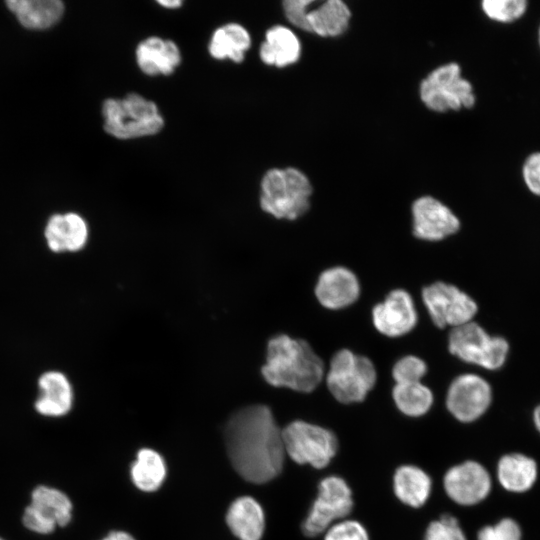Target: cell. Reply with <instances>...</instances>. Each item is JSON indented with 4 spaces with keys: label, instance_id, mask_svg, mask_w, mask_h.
Masks as SVG:
<instances>
[{
    "label": "cell",
    "instance_id": "1",
    "mask_svg": "<svg viewBox=\"0 0 540 540\" xmlns=\"http://www.w3.org/2000/svg\"><path fill=\"white\" fill-rule=\"evenodd\" d=\"M224 438L232 466L244 480L263 484L280 474L286 453L282 430L269 407L254 404L235 411Z\"/></svg>",
    "mask_w": 540,
    "mask_h": 540
},
{
    "label": "cell",
    "instance_id": "2",
    "mask_svg": "<svg viewBox=\"0 0 540 540\" xmlns=\"http://www.w3.org/2000/svg\"><path fill=\"white\" fill-rule=\"evenodd\" d=\"M261 373L274 387L309 393L321 383L325 366L306 340L279 334L268 341Z\"/></svg>",
    "mask_w": 540,
    "mask_h": 540
},
{
    "label": "cell",
    "instance_id": "3",
    "mask_svg": "<svg viewBox=\"0 0 540 540\" xmlns=\"http://www.w3.org/2000/svg\"><path fill=\"white\" fill-rule=\"evenodd\" d=\"M103 128L119 140L154 136L165 126L158 105L137 92L122 98H107L102 104Z\"/></svg>",
    "mask_w": 540,
    "mask_h": 540
},
{
    "label": "cell",
    "instance_id": "4",
    "mask_svg": "<svg viewBox=\"0 0 540 540\" xmlns=\"http://www.w3.org/2000/svg\"><path fill=\"white\" fill-rule=\"evenodd\" d=\"M312 192L308 177L299 169L270 168L260 180L259 204L276 219L293 221L309 210Z\"/></svg>",
    "mask_w": 540,
    "mask_h": 540
},
{
    "label": "cell",
    "instance_id": "5",
    "mask_svg": "<svg viewBox=\"0 0 540 540\" xmlns=\"http://www.w3.org/2000/svg\"><path fill=\"white\" fill-rule=\"evenodd\" d=\"M376 380L373 362L349 349H341L332 356L326 374L327 388L343 404L363 401Z\"/></svg>",
    "mask_w": 540,
    "mask_h": 540
},
{
    "label": "cell",
    "instance_id": "6",
    "mask_svg": "<svg viewBox=\"0 0 540 540\" xmlns=\"http://www.w3.org/2000/svg\"><path fill=\"white\" fill-rule=\"evenodd\" d=\"M420 98L436 112L471 109L476 102L473 85L463 78L457 63H448L430 72L420 84Z\"/></svg>",
    "mask_w": 540,
    "mask_h": 540
},
{
    "label": "cell",
    "instance_id": "7",
    "mask_svg": "<svg viewBox=\"0 0 540 540\" xmlns=\"http://www.w3.org/2000/svg\"><path fill=\"white\" fill-rule=\"evenodd\" d=\"M448 349L466 363L497 370L507 359L509 343L504 337L489 335L478 323L471 321L450 330Z\"/></svg>",
    "mask_w": 540,
    "mask_h": 540
},
{
    "label": "cell",
    "instance_id": "8",
    "mask_svg": "<svg viewBox=\"0 0 540 540\" xmlns=\"http://www.w3.org/2000/svg\"><path fill=\"white\" fill-rule=\"evenodd\" d=\"M285 453L298 464L326 467L338 448L334 433L302 420L289 423L282 430Z\"/></svg>",
    "mask_w": 540,
    "mask_h": 540
},
{
    "label": "cell",
    "instance_id": "9",
    "mask_svg": "<svg viewBox=\"0 0 540 540\" xmlns=\"http://www.w3.org/2000/svg\"><path fill=\"white\" fill-rule=\"evenodd\" d=\"M421 296L432 322L441 329L471 322L478 312L477 303L471 296L443 281L425 286Z\"/></svg>",
    "mask_w": 540,
    "mask_h": 540
},
{
    "label": "cell",
    "instance_id": "10",
    "mask_svg": "<svg viewBox=\"0 0 540 540\" xmlns=\"http://www.w3.org/2000/svg\"><path fill=\"white\" fill-rule=\"evenodd\" d=\"M352 508V492L345 480L337 476L324 478L303 522V533L309 537L317 536L327 530L333 521L349 515Z\"/></svg>",
    "mask_w": 540,
    "mask_h": 540
},
{
    "label": "cell",
    "instance_id": "11",
    "mask_svg": "<svg viewBox=\"0 0 540 540\" xmlns=\"http://www.w3.org/2000/svg\"><path fill=\"white\" fill-rule=\"evenodd\" d=\"M491 401L490 384L481 376L472 373L454 378L446 395L447 409L461 422H472L481 417Z\"/></svg>",
    "mask_w": 540,
    "mask_h": 540
},
{
    "label": "cell",
    "instance_id": "12",
    "mask_svg": "<svg viewBox=\"0 0 540 540\" xmlns=\"http://www.w3.org/2000/svg\"><path fill=\"white\" fill-rule=\"evenodd\" d=\"M418 321L414 300L404 289H394L372 309L376 330L387 337H400L413 330Z\"/></svg>",
    "mask_w": 540,
    "mask_h": 540
},
{
    "label": "cell",
    "instance_id": "13",
    "mask_svg": "<svg viewBox=\"0 0 540 540\" xmlns=\"http://www.w3.org/2000/svg\"><path fill=\"white\" fill-rule=\"evenodd\" d=\"M413 234L425 241H440L460 229V220L449 207L431 196H422L412 205Z\"/></svg>",
    "mask_w": 540,
    "mask_h": 540
},
{
    "label": "cell",
    "instance_id": "14",
    "mask_svg": "<svg viewBox=\"0 0 540 540\" xmlns=\"http://www.w3.org/2000/svg\"><path fill=\"white\" fill-rule=\"evenodd\" d=\"M447 495L461 505H474L486 498L491 489V479L479 463L467 461L450 468L444 476Z\"/></svg>",
    "mask_w": 540,
    "mask_h": 540
},
{
    "label": "cell",
    "instance_id": "15",
    "mask_svg": "<svg viewBox=\"0 0 540 540\" xmlns=\"http://www.w3.org/2000/svg\"><path fill=\"white\" fill-rule=\"evenodd\" d=\"M360 291L358 277L344 266L322 271L314 289L318 302L329 310H340L352 305L358 300Z\"/></svg>",
    "mask_w": 540,
    "mask_h": 540
},
{
    "label": "cell",
    "instance_id": "16",
    "mask_svg": "<svg viewBox=\"0 0 540 540\" xmlns=\"http://www.w3.org/2000/svg\"><path fill=\"white\" fill-rule=\"evenodd\" d=\"M135 61L138 69L149 77L169 76L180 66L182 53L175 41L151 35L137 44Z\"/></svg>",
    "mask_w": 540,
    "mask_h": 540
},
{
    "label": "cell",
    "instance_id": "17",
    "mask_svg": "<svg viewBox=\"0 0 540 540\" xmlns=\"http://www.w3.org/2000/svg\"><path fill=\"white\" fill-rule=\"evenodd\" d=\"M39 396L34 407L42 416L58 418L67 415L74 401L73 389L68 378L61 372L49 371L38 380Z\"/></svg>",
    "mask_w": 540,
    "mask_h": 540
},
{
    "label": "cell",
    "instance_id": "18",
    "mask_svg": "<svg viewBox=\"0 0 540 540\" xmlns=\"http://www.w3.org/2000/svg\"><path fill=\"white\" fill-rule=\"evenodd\" d=\"M44 234L53 252H76L87 242L88 226L76 213L56 214L48 220Z\"/></svg>",
    "mask_w": 540,
    "mask_h": 540
},
{
    "label": "cell",
    "instance_id": "19",
    "mask_svg": "<svg viewBox=\"0 0 540 540\" xmlns=\"http://www.w3.org/2000/svg\"><path fill=\"white\" fill-rule=\"evenodd\" d=\"M301 55V43L286 26L274 25L266 30L259 46V58L267 66L284 68L296 63Z\"/></svg>",
    "mask_w": 540,
    "mask_h": 540
},
{
    "label": "cell",
    "instance_id": "20",
    "mask_svg": "<svg viewBox=\"0 0 540 540\" xmlns=\"http://www.w3.org/2000/svg\"><path fill=\"white\" fill-rule=\"evenodd\" d=\"M251 45L252 38L248 29L242 24L228 22L217 27L211 34L208 53L215 60L241 64Z\"/></svg>",
    "mask_w": 540,
    "mask_h": 540
},
{
    "label": "cell",
    "instance_id": "21",
    "mask_svg": "<svg viewBox=\"0 0 540 540\" xmlns=\"http://www.w3.org/2000/svg\"><path fill=\"white\" fill-rule=\"evenodd\" d=\"M226 523L238 539L260 540L265 529L264 511L253 497L242 496L229 506Z\"/></svg>",
    "mask_w": 540,
    "mask_h": 540
},
{
    "label": "cell",
    "instance_id": "22",
    "mask_svg": "<svg viewBox=\"0 0 540 540\" xmlns=\"http://www.w3.org/2000/svg\"><path fill=\"white\" fill-rule=\"evenodd\" d=\"M18 21L29 29H45L54 25L64 12L60 0H9L6 2Z\"/></svg>",
    "mask_w": 540,
    "mask_h": 540
},
{
    "label": "cell",
    "instance_id": "23",
    "mask_svg": "<svg viewBox=\"0 0 540 540\" xmlns=\"http://www.w3.org/2000/svg\"><path fill=\"white\" fill-rule=\"evenodd\" d=\"M351 12L341 0H328L308 11L307 21L310 32L322 37H336L343 34L350 22Z\"/></svg>",
    "mask_w": 540,
    "mask_h": 540
},
{
    "label": "cell",
    "instance_id": "24",
    "mask_svg": "<svg viewBox=\"0 0 540 540\" xmlns=\"http://www.w3.org/2000/svg\"><path fill=\"white\" fill-rule=\"evenodd\" d=\"M498 479L511 492H524L532 487L537 478L536 462L523 454L503 456L498 463Z\"/></svg>",
    "mask_w": 540,
    "mask_h": 540
},
{
    "label": "cell",
    "instance_id": "25",
    "mask_svg": "<svg viewBox=\"0 0 540 540\" xmlns=\"http://www.w3.org/2000/svg\"><path fill=\"white\" fill-rule=\"evenodd\" d=\"M57 527L67 526L73 517V503L62 490L48 486H36L30 496V503Z\"/></svg>",
    "mask_w": 540,
    "mask_h": 540
},
{
    "label": "cell",
    "instance_id": "26",
    "mask_svg": "<svg viewBox=\"0 0 540 540\" xmlns=\"http://www.w3.org/2000/svg\"><path fill=\"white\" fill-rule=\"evenodd\" d=\"M431 479L426 472L413 465L399 467L394 475V492L397 498L411 507H420L431 492Z\"/></svg>",
    "mask_w": 540,
    "mask_h": 540
},
{
    "label": "cell",
    "instance_id": "27",
    "mask_svg": "<svg viewBox=\"0 0 540 540\" xmlns=\"http://www.w3.org/2000/svg\"><path fill=\"white\" fill-rule=\"evenodd\" d=\"M131 479L141 491L154 492L163 484L167 468L163 457L153 449L142 448L131 465Z\"/></svg>",
    "mask_w": 540,
    "mask_h": 540
},
{
    "label": "cell",
    "instance_id": "28",
    "mask_svg": "<svg viewBox=\"0 0 540 540\" xmlns=\"http://www.w3.org/2000/svg\"><path fill=\"white\" fill-rule=\"evenodd\" d=\"M392 397L397 408L411 417L426 414L433 404V393L422 382L395 384Z\"/></svg>",
    "mask_w": 540,
    "mask_h": 540
},
{
    "label": "cell",
    "instance_id": "29",
    "mask_svg": "<svg viewBox=\"0 0 540 540\" xmlns=\"http://www.w3.org/2000/svg\"><path fill=\"white\" fill-rule=\"evenodd\" d=\"M527 0H484L481 2L483 13L492 21L511 24L520 20L528 11Z\"/></svg>",
    "mask_w": 540,
    "mask_h": 540
},
{
    "label": "cell",
    "instance_id": "30",
    "mask_svg": "<svg viewBox=\"0 0 540 540\" xmlns=\"http://www.w3.org/2000/svg\"><path fill=\"white\" fill-rule=\"evenodd\" d=\"M426 373V363L415 355L400 358L392 368V376L396 384L421 382Z\"/></svg>",
    "mask_w": 540,
    "mask_h": 540
},
{
    "label": "cell",
    "instance_id": "31",
    "mask_svg": "<svg viewBox=\"0 0 540 540\" xmlns=\"http://www.w3.org/2000/svg\"><path fill=\"white\" fill-rule=\"evenodd\" d=\"M424 540H466V537L456 518L443 515L430 523Z\"/></svg>",
    "mask_w": 540,
    "mask_h": 540
},
{
    "label": "cell",
    "instance_id": "32",
    "mask_svg": "<svg viewBox=\"0 0 540 540\" xmlns=\"http://www.w3.org/2000/svg\"><path fill=\"white\" fill-rule=\"evenodd\" d=\"M478 540H521V529L511 518H504L493 526H485L478 532Z\"/></svg>",
    "mask_w": 540,
    "mask_h": 540
},
{
    "label": "cell",
    "instance_id": "33",
    "mask_svg": "<svg viewBox=\"0 0 540 540\" xmlns=\"http://www.w3.org/2000/svg\"><path fill=\"white\" fill-rule=\"evenodd\" d=\"M521 177L527 190L540 198V151H533L524 158Z\"/></svg>",
    "mask_w": 540,
    "mask_h": 540
},
{
    "label": "cell",
    "instance_id": "34",
    "mask_svg": "<svg viewBox=\"0 0 540 540\" xmlns=\"http://www.w3.org/2000/svg\"><path fill=\"white\" fill-rule=\"evenodd\" d=\"M324 540H369V537L362 524L344 520L329 527Z\"/></svg>",
    "mask_w": 540,
    "mask_h": 540
},
{
    "label": "cell",
    "instance_id": "35",
    "mask_svg": "<svg viewBox=\"0 0 540 540\" xmlns=\"http://www.w3.org/2000/svg\"><path fill=\"white\" fill-rule=\"evenodd\" d=\"M314 1L311 0H285L282 3L286 19L297 28L310 32L307 21L308 8Z\"/></svg>",
    "mask_w": 540,
    "mask_h": 540
},
{
    "label": "cell",
    "instance_id": "36",
    "mask_svg": "<svg viewBox=\"0 0 540 540\" xmlns=\"http://www.w3.org/2000/svg\"><path fill=\"white\" fill-rule=\"evenodd\" d=\"M22 523L26 529L39 535H49L58 528L31 504H28L23 511Z\"/></svg>",
    "mask_w": 540,
    "mask_h": 540
},
{
    "label": "cell",
    "instance_id": "37",
    "mask_svg": "<svg viewBox=\"0 0 540 540\" xmlns=\"http://www.w3.org/2000/svg\"><path fill=\"white\" fill-rule=\"evenodd\" d=\"M101 540H135L132 535L125 531H111Z\"/></svg>",
    "mask_w": 540,
    "mask_h": 540
},
{
    "label": "cell",
    "instance_id": "38",
    "mask_svg": "<svg viewBox=\"0 0 540 540\" xmlns=\"http://www.w3.org/2000/svg\"><path fill=\"white\" fill-rule=\"evenodd\" d=\"M157 4L166 9H177L183 5L181 0H158Z\"/></svg>",
    "mask_w": 540,
    "mask_h": 540
},
{
    "label": "cell",
    "instance_id": "39",
    "mask_svg": "<svg viewBox=\"0 0 540 540\" xmlns=\"http://www.w3.org/2000/svg\"><path fill=\"white\" fill-rule=\"evenodd\" d=\"M533 420L535 427L540 432V405H538L533 412Z\"/></svg>",
    "mask_w": 540,
    "mask_h": 540
},
{
    "label": "cell",
    "instance_id": "40",
    "mask_svg": "<svg viewBox=\"0 0 540 540\" xmlns=\"http://www.w3.org/2000/svg\"><path fill=\"white\" fill-rule=\"evenodd\" d=\"M537 42H538V46L540 48V23H539L538 30H537Z\"/></svg>",
    "mask_w": 540,
    "mask_h": 540
},
{
    "label": "cell",
    "instance_id": "41",
    "mask_svg": "<svg viewBox=\"0 0 540 540\" xmlns=\"http://www.w3.org/2000/svg\"><path fill=\"white\" fill-rule=\"evenodd\" d=\"M0 540H5V539L0 536Z\"/></svg>",
    "mask_w": 540,
    "mask_h": 540
}]
</instances>
